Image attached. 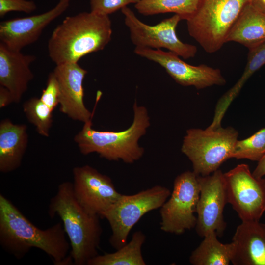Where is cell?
Here are the masks:
<instances>
[{"label": "cell", "mask_w": 265, "mask_h": 265, "mask_svg": "<svg viewBox=\"0 0 265 265\" xmlns=\"http://www.w3.org/2000/svg\"><path fill=\"white\" fill-rule=\"evenodd\" d=\"M27 126L5 119L0 123V171L7 173L18 168L28 143Z\"/></svg>", "instance_id": "18"}, {"label": "cell", "mask_w": 265, "mask_h": 265, "mask_svg": "<svg viewBox=\"0 0 265 265\" xmlns=\"http://www.w3.org/2000/svg\"><path fill=\"white\" fill-rule=\"evenodd\" d=\"M62 223L42 230L32 223L3 194H0V243L7 251L21 258L32 248L51 257L55 265L73 264L70 244Z\"/></svg>", "instance_id": "1"}, {"label": "cell", "mask_w": 265, "mask_h": 265, "mask_svg": "<svg viewBox=\"0 0 265 265\" xmlns=\"http://www.w3.org/2000/svg\"><path fill=\"white\" fill-rule=\"evenodd\" d=\"M215 232H210L194 250L189 260L193 265H228L232 259L234 244L222 243Z\"/></svg>", "instance_id": "21"}, {"label": "cell", "mask_w": 265, "mask_h": 265, "mask_svg": "<svg viewBox=\"0 0 265 265\" xmlns=\"http://www.w3.org/2000/svg\"><path fill=\"white\" fill-rule=\"evenodd\" d=\"M48 213L51 217L58 216L71 246L70 255L73 264L87 265L98 255L102 228L100 216L87 210L78 200L72 183H61L50 200Z\"/></svg>", "instance_id": "3"}, {"label": "cell", "mask_w": 265, "mask_h": 265, "mask_svg": "<svg viewBox=\"0 0 265 265\" xmlns=\"http://www.w3.org/2000/svg\"><path fill=\"white\" fill-rule=\"evenodd\" d=\"M112 35L109 16L91 11L66 17L48 41L50 58L56 65L78 62L85 55L103 50Z\"/></svg>", "instance_id": "2"}, {"label": "cell", "mask_w": 265, "mask_h": 265, "mask_svg": "<svg viewBox=\"0 0 265 265\" xmlns=\"http://www.w3.org/2000/svg\"><path fill=\"white\" fill-rule=\"evenodd\" d=\"M234 265H265V224L242 221L232 238Z\"/></svg>", "instance_id": "17"}, {"label": "cell", "mask_w": 265, "mask_h": 265, "mask_svg": "<svg viewBox=\"0 0 265 265\" xmlns=\"http://www.w3.org/2000/svg\"><path fill=\"white\" fill-rule=\"evenodd\" d=\"M265 64V42L249 50L247 63L239 80L226 92L217 101L212 121L208 127L217 128L221 122L229 106L237 97L248 79Z\"/></svg>", "instance_id": "20"}, {"label": "cell", "mask_w": 265, "mask_h": 265, "mask_svg": "<svg viewBox=\"0 0 265 265\" xmlns=\"http://www.w3.org/2000/svg\"><path fill=\"white\" fill-rule=\"evenodd\" d=\"M73 175V188L78 200L87 210L100 217L122 195L109 177L89 165L74 167Z\"/></svg>", "instance_id": "13"}, {"label": "cell", "mask_w": 265, "mask_h": 265, "mask_svg": "<svg viewBox=\"0 0 265 265\" xmlns=\"http://www.w3.org/2000/svg\"><path fill=\"white\" fill-rule=\"evenodd\" d=\"M134 52L138 56L159 64L181 85L202 89L214 85L223 86L226 83L220 69L205 64L190 65L171 52L135 47Z\"/></svg>", "instance_id": "11"}, {"label": "cell", "mask_w": 265, "mask_h": 265, "mask_svg": "<svg viewBox=\"0 0 265 265\" xmlns=\"http://www.w3.org/2000/svg\"><path fill=\"white\" fill-rule=\"evenodd\" d=\"M265 154V128L250 137L238 140L235 144L232 158L259 161Z\"/></svg>", "instance_id": "25"}, {"label": "cell", "mask_w": 265, "mask_h": 265, "mask_svg": "<svg viewBox=\"0 0 265 265\" xmlns=\"http://www.w3.org/2000/svg\"><path fill=\"white\" fill-rule=\"evenodd\" d=\"M170 195L168 188L159 185L133 195L122 194L101 217L105 218L110 226L111 246L117 250L126 244L134 225L147 212L160 208Z\"/></svg>", "instance_id": "7"}, {"label": "cell", "mask_w": 265, "mask_h": 265, "mask_svg": "<svg viewBox=\"0 0 265 265\" xmlns=\"http://www.w3.org/2000/svg\"><path fill=\"white\" fill-rule=\"evenodd\" d=\"M59 88L53 72L49 74L46 88L43 90L40 98L53 111L59 104Z\"/></svg>", "instance_id": "27"}, {"label": "cell", "mask_w": 265, "mask_h": 265, "mask_svg": "<svg viewBox=\"0 0 265 265\" xmlns=\"http://www.w3.org/2000/svg\"><path fill=\"white\" fill-rule=\"evenodd\" d=\"M146 236L141 231L135 232L129 242L116 251L97 255L89 261L88 265H145L142 247Z\"/></svg>", "instance_id": "22"}, {"label": "cell", "mask_w": 265, "mask_h": 265, "mask_svg": "<svg viewBox=\"0 0 265 265\" xmlns=\"http://www.w3.org/2000/svg\"><path fill=\"white\" fill-rule=\"evenodd\" d=\"M36 56L24 54L0 42V86L7 89L19 103L34 78L30 66Z\"/></svg>", "instance_id": "16"}, {"label": "cell", "mask_w": 265, "mask_h": 265, "mask_svg": "<svg viewBox=\"0 0 265 265\" xmlns=\"http://www.w3.org/2000/svg\"><path fill=\"white\" fill-rule=\"evenodd\" d=\"M23 107L26 117L35 127L37 132L43 136L49 137L53 123V111L36 97L26 101Z\"/></svg>", "instance_id": "24"}, {"label": "cell", "mask_w": 265, "mask_h": 265, "mask_svg": "<svg viewBox=\"0 0 265 265\" xmlns=\"http://www.w3.org/2000/svg\"><path fill=\"white\" fill-rule=\"evenodd\" d=\"M121 12L131 40L135 47L164 48L185 59L195 56L197 47L184 43L177 35L176 27L182 20L179 15L174 14L156 25H149L140 20L128 6L122 9Z\"/></svg>", "instance_id": "9"}, {"label": "cell", "mask_w": 265, "mask_h": 265, "mask_svg": "<svg viewBox=\"0 0 265 265\" xmlns=\"http://www.w3.org/2000/svg\"><path fill=\"white\" fill-rule=\"evenodd\" d=\"M71 1L59 0L53 8L44 13L1 22L0 42L11 49L21 51L36 42L44 29L67 9Z\"/></svg>", "instance_id": "14"}, {"label": "cell", "mask_w": 265, "mask_h": 265, "mask_svg": "<svg viewBox=\"0 0 265 265\" xmlns=\"http://www.w3.org/2000/svg\"><path fill=\"white\" fill-rule=\"evenodd\" d=\"M37 9L33 0H0V17L2 18L12 11L31 13Z\"/></svg>", "instance_id": "28"}, {"label": "cell", "mask_w": 265, "mask_h": 265, "mask_svg": "<svg viewBox=\"0 0 265 265\" xmlns=\"http://www.w3.org/2000/svg\"><path fill=\"white\" fill-rule=\"evenodd\" d=\"M200 0H140L134 7L140 14L151 16L173 13L187 21L195 12Z\"/></svg>", "instance_id": "23"}, {"label": "cell", "mask_w": 265, "mask_h": 265, "mask_svg": "<svg viewBox=\"0 0 265 265\" xmlns=\"http://www.w3.org/2000/svg\"><path fill=\"white\" fill-rule=\"evenodd\" d=\"M198 179L200 195L196 231L203 238L210 232L221 236L226 226L223 211L228 203L224 173L218 169L207 176L199 175Z\"/></svg>", "instance_id": "12"}, {"label": "cell", "mask_w": 265, "mask_h": 265, "mask_svg": "<svg viewBox=\"0 0 265 265\" xmlns=\"http://www.w3.org/2000/svg\"><path fill=\"white\" fill-rule=\"evenodd\" d=\"M140 0H89L90 11L94 13L109 16L128 6L137 3Z\"/></svg>", "instance_id": "26"}, {"label": "cell", "mask_w": 265, "mask_h": 265, "mask_svg": "<svg viewBox=\"0 0 265 265\" xmlns=\"http://www.w3.org/2000/svg\"><path fill=\"white\" fill-rule=\"evenodd\" d=\"M199 175L187 171L176 177L169 198L160 208L161 231L180 235L196 226L200 195Z\"/></svg>", "instance_id": "8"}, {"label": "cell", "mask_w": 265, "mask_h": 265, "mask_svg": "<svg viewBox=\"0 0 265 265\" xmlns=\"http://www.w3.org/2000/svg\"><path fill=\"white\" fill-rule=\"evenodd\" d=\"M228 203L242 221H259L265 211V179L240 164L224 173Z\"/></svg>", "instance_id": "10"}, {"label": "cell", "mask_w": 265, "mask_h": 265, "mask_svg": "<svg viewBox=\"0 0 265 265\" xmlns=\"http://www.w3.org/2000/svg\"><path fill=\"white\" fill-rule=\"evenodd\" d=\"M250 0H200L186 21L187 30L207 53L219 51L244 6Z\"/></svg>", "instance_id": "5"}, {"label": "cell", "mask_w": 265, "mask_h": 265, "mask_svg": "<svg viewBox=\"0 0 265 265\" xmlns=\"http://www.w3.org/2000/svg\"><path fill=\"white\" fill-rule=\"evenodd\" d=\"M238 136V132L232 127L189 129L184 137L181 151L191 162L193 171L207 176L232 158Z\"/></svg>", "instance_id": "6"}, {"label": "cell", "mask_w": 265, "mask_h": 265, "mask_svg": "<svg viewBox=\"0 0 265 265\" xmlns=\"http://www.w3.org/2000/svg\"><path fill=\"white\" fill-rule=\"evenodd\" d=\"M134 118L127 129L120 131H101L92 128V120L84 123L82 129L74 137L81 153L88 155L97 153L100 157L108 160H122L133 163L143 155L144 149L138 141L146 132L150 126L147 109L133 105Z\"/></svg>", "instance_id": "4"}, {"label": "cell", "mask_w": 265, "mask_h": 265, "mask_svg": "<svg viewBox=\"0 0 265 265\" xmlns=\"http://www.w3.org/2000/svg\"><path fill=\"white\" fill-rule=\"evenodd\" d=\"M252 174L255 177L263 178L265 176V154L258 161V164Z\"/></svg>", "instance_id": "30"}, {"label": "cell", "mask_w": 265, "mask_h": 265, "mask_svg": "<svg viewBox=\"0 0 265 265\" xmlns=\"http://www.w3.org/2000/svg\"><path fill=\"white\" fill-rule=\"evenodd\" d=\"M228 42L239 43L249 50L265 42V13L247 3L229 31Z\"/></svg>", "instance_id": "19"}, {"label": "cell", "mask_w": 265, "mask_h": 265, "mask_svg": "<svg viewBox=\"0 0 265 265\" xmlns=\"http://www.w3.org/2000/svg\"><path fill=\"white\" fill-rule=\"evenodd\" d=\"M12 103H14V100L10 91L0 86V108H3Z\"/></svg>", "instance_id": "29"}, {"label": "cell", "mask_w": 265, "mask_h": 265, "mask_svg": "<svg viewBox=\"0 0 265 265\" xmlns=\"http://www.w3.org/2000/svg\"><path fill=\"white\" fill-rule=\"evenodd\" d=\"M249 3L258 11L265 13V0H250Z\"/></svg>", "instance_id": "31"}, {"label": "cell", "mask_w": 265, "mask_h": 265, "mask_svg": "<svg viewBox=\"0 0 265 265\" xmlns=\"http://www.w3.org/2000/svg\"><path fill=\"white\" fill-rule=\"evenodd\" d=\"M53 72L59 88L60 111L84 123L92 120L93 114L83 102V81L87 71L78 62H68L56 65Z\"/></svg>", "instance_id": "15"}]
</instances>
